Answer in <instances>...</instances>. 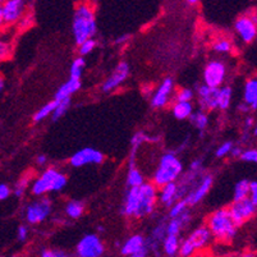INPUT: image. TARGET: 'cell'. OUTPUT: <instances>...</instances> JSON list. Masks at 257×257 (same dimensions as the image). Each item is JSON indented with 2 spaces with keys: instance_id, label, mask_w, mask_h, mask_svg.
I'll use <instances>...</instances> for the list:
<instances>
[{
  "instance_id": "1",
  "label": "cell",
  "mask_w": 257,
  "mask_h": 257,
  "mask_svg": "<svg viewBox=\"0 0 257 257\" xmlns=\"http://www.w3.org/2000/svg\"><path fill=\"white\" fill-rule=\"evenodd\" d=\"M158 205V187L154 183H144L130 187L125 195L121 214L127 218L144 219L150 216Z\"/></svg>"
},
{
  "instance_id": "2",
  "label": "cell",
  "mask_w": 257,
  "mask_h": 257,
  "mask_svg": "<svg viewBox=\"0 0 257 257\" xmlns=\"http://www.w3.org/2000/svg\"><path fill=\"white\" fill-rule=\"evenodd\" d=\"M206 226L211 232L212 238L220 243H230L238 232V226L229 214L228 207H223L210 214Z\"/></svg>"
},
{
  "instance_id": "3",
  "label": "cell",
  "mask_w": 257,
  "mask_h": 257,
  "mask_svg": "<svg viewBox=\"0 0 257 257\" xmlns=\"http://www.w3.org/2000/svg\"><path fill=\"white\" fill-rule=\"evenodd\" d=\"M72 30H73L74 43L76 45L81 44L85 40L93 37L97 32V23L95 12L88 4H79L74 11L73 23H72Z\"/></svg>"
},
{
  "instance_id": "4",
  "label": "cell",
  "mask_w": 257,
  "mask_h": 257,
  "mask_svg": "<svg viewBox=\"0 0 257 257\" xmlns=\"http://www.w3.org/2000/svg\"><path fill=\"white\" fill-rule=\"evenodd\" d=\"M183 173V164L179 158L173 153H167L160 158L159 165L153 177V183L161 187L170 182H177Z\"/></svg>"
},
{
  "instance_id": "5",
  "label": "cell",
  "mask_w": 257,
  "mask_h": 257,
  "mask_svg": "<svg viewBox=\"0 0 257 257\" xmlns=\"http://www.w3.org/2000/svg\"><path fill=\"white\" fill-rule=\"evenodd\" d=\"M67 183V175L54 168H49L32 182L31 191L35 196L41 197L50 192H60Z\"/></svg>"
},
{
  "instance_id": "6",
  "label": "cell",
  "mask_w": 257,
  "mask_h": 257,
  "mask_svg": "<svg viewBox=\"0 0 257 257\" xmlns=\"http://www.w3.org/2000/svg\"><path fill=\"white\" fill-rule=\"evenodd\" d=\"M212 239H214V238H212L211 232H210L209 228H207L206 225L198 226V228H196L183 242H181L178 254L182 257L193 256L196 252L207 248Z\"/></svg>"
},
{
  "instance_id": "7",
  "label": "cell",
  "mask_w": 257,
  "mask_h": 257,
  "mask_svg": "<svg viewBox=\"0 0 257 257\" xmlns=\"http://www.w3.org/2000/svg\"><path fill=\"white\" fill-rule=\"evenodd\" d=\"M228 210L234 224L239 228L248 223L251 219H253V216L256 215L257 204H254L249 197H246L242 200L233 201V204L228 207Z\"/></svg>"
},
{
  "instance_id": "8",
  "label": "cell",
  "mask_w": 257,
  "mask_h": 257,
  "mask_svg": "<svg viewBox=\"0 0 257 257\" xmlns=\"http://www.w3.org/2000/svg\"><path fill=\"white\" fill-rule=\"evenodd\" d=\"M51 212V201L49 198L43 197L39 200L34 201L29 206L26 207L25 218L26 221L31 225H36V224L43 223L49 218V215Z\"/></svg>"
},
{
  "instance_id": "9",
  "label": "cell",
  "mask_w": 257,
  "mask_h": 257,
  "mask_svg": "<svg viewBox=\"0 0 257 257\" xmlns=\"http://www.w3.org/2000/svg\"><path fill=\"white\" fill-rule=\"evenodd\" d=\"M104 252V243L96 234H86L76 246V254L78 257H100Z\"/></svg>"
},
{
  "instance_id": "10",
  "label": "cell",
  "mask_w": 257,
  "mask_h": 257,
  "mask_svg": "<svg viewBox=\"0 0 257 257\" xmlns=\"http://www.w3.org/2000/svg\"><path fill=\"white\" fill-rule=\"evenodd\" d=\"M27 13V0H6L2 4L4 27L15 26Z\"/></svg>"
},
{
  "instance_id": "11",
  "label": "cell",
  "mask_w": 257,
  "mask_h": 257,
  "mask_svg": "<svg viewBox=\"0 0 257 257\" xmlns=\"http://www.w3.org/2000/svg\"><path fill=\"white\" fill-rule=\"evenodd\" d=\"M226 78V65L221 60H210L204 69V83L219 88Z\"/></svg>"
},
{
  "instance_id": "12",
  "label": "cell",
  "mask_w": 257,
  "mask_h": 257,
  "mask_svg": "<svg viewBox=\"0 0 257 257\" xmlns=\"http://www.w3.org/2000/svg\"><path fill=\"white\" fill-rule=\"evenodd\" d=\"M105 156L101 151L93 147H85L77 151L69 159V164L73 168H82L85 165H99L104 161Z\"/></svg>"
},
{
  "instance_id": "13",
  "label": "cell",
  "mask_w": 257,
  "mask_h": 257,
  "mask_svg": "<svg viewBox=\"0 0 257 257\" xmlns=\"http://www.w3.org/2000/svg\"><path fill=\"white\" fill-rule=\"evenodd\" d=\"M234 29L243 43H253L257 36V22L254 15H243L235 21Z\"/></svg>"
},
{
  "instance_id": "14",
  "label": "cell",
  "mask_w": 257,
  "mask_h": 257,
  "mask_svg": "<svg viewBox=\"0 0 257 257\" xmlns=\"http://www.w3.org/2000/svg\"><path fill=\"white\" fill-rule=\"evenodd\" d=\"M212 182H214V178H212L211 174L201 175L200 182L196 183L195 187L183 197L187 201L188 206H195L206 197V195L210 192V189L212 187Z\"/></svg>"
},
{
  "instance_id": "15",
  "label": "cell",
  "mask_w": 257,
  "mask_h": 257,
  "mask_svg": "<svg viewBox=\"0 0 257 257\" xmlns=\"http://www.w3.org/2000/svg\"><path fill=\"white\" fill-rule=\"evenodd\" d=\"M130 72H131V68L128 63L125 62L119 63V64L115 67V69L113 71V73L107 77V78L105 79V82L102 83L101 86L102 92L110 93L113 92V91H115L116 88H118L119 86H120L121 83L124 82L125 79L128 78Z\"/></svg>"
},
{
  "instance_id": "16",
  "label": "cell",
  "mask_w": 257,
  "mask_h": 257,
  "mask_svg": "<svg viewBox=\"0 0 257 257\" xmlns=\"http://www.w3.org/2000/svg\"><path fill=\"white\" fill-rule=\"evenodd\" d=\"M120 253L123 256L131 257H146L150 253L147 248L146 239L141 234H135L128 238L120 247Z\"/></svg>"
},
{
  "instance_id": "17",
  "label": "cell",
  "mask_w": 257,
  "mask_h": 257,
  "mask_svg": "<svg viewBox=\"0 0 257 257\" xmlns=\"http://www.w3.org/2000/svg\"><path fill=\"white\" fill-rule=\"evenodd\" d=\"M218 91L219 88L210 87L205 83L196 88L197 102L202 110L211 111L218 109Z\"/></svg>"
},
{
  "instance_id": "18",
  "label": "cell",
  "mask_w": 257,
  "mask_h": 257,
  "mask_svg": "<svg viewBox=\"0 0 257 257\" xmlns=\"http://www.w3.org/2000/svg\"><path fill=\"white\" fill-rule=\"evenodd\" d=\"M173 91H174V82L170 77H167L159 85V87L154 91L153 96H151V106L155 107V109H161V107L167 106L172 100Z\"/></svg>"
},
{
  "instance_id": "19",
  "label": "cell",
  "mask_w": 257,
  "mask_h": 257,
  "mask_svg": "<svg viewBox=\"0 0 257 257\" xmlns=\"http://www.w3.org/2000/svg\"><path fill=\"white\" fill-rule=\"evenodd\" d=\"M159 137H153L150 135H147L145 132H136L133 135L132 140H131V153H130V159H128V165H137V153H139V149L144 144L147 142H158Z\"/></svg>"
},
{
  "instance_id": "20",
  "label": "cell",
  "mask_w": 257,
  "mask_h": 257,
  "mask_svg": "<svg viewBox=\"0 0 257 257\" xmlns=\"http://www.w3.org/2000/svg\"><path fill=\"white\" fill-rule=\"evenodd\" d=\"M159 188H160V191L158 189V202H160L163 206L170 207L175 201L179 200L177 182H170V183L164 184Z\"/></svg>"
},
{
  "instance_id": "21",
  "label": "cell",
  "mask_w": 257,
  "mask_h": 257,
  "mask_svg": "<svg viewBox=\"0 0 257 257\" xmlns=\"http://www.w3.org/2000/svg\"><path fill=\"white\" fill-rule=\"evenodd\" d=\"M79 88H81V79L69 77L68 81H65V82L58 88V91L55 92V95H54V100L60 101V100L71 99L72 95H74Z\"/></svg>"
},
{
  "instance_id": "22",
  "label": "cell",
  "mask_w": 257,
  "mask_h": 257,
  "mask_svg": "<svg viewBox=\"0 0 257 257\" xmlns=\"http://www.w3.org/2000/svg\"><path fill=\"white\" fill-rule=\"evenodd\" d=\"M167 235V230H165V223H160L155 226L151 235L149 237V239L146 240L147 248L149 251H158L159 247L161 246V242Z\"/></svg>"
},
{
  "instance_id": "23",
  "label": "cell",
  "mask_w": 257,
  "mask_h": 257,
  "mask_svg": "<svg viewBox=\"0 0 257 257\" xmlns=\"http://www.w3.org/2000/svg\"><path fill=\"white\" fill-rule=\"evenodd\" d=\"M243 100L251 107V110L257 109V79H248L244 85V91H243Z\"/></svg>"
},
{
  "instance_id": "24",
  "label": "cell",
  "mask_w": 257,
  "mask_h": 257,
  "mask_svg": "<svg viewBox=\"0 0 257 257\" xmlns=\"http://www.w3.org/2000/svg\"><path fill=\"white\" fill-rule=\"evenodd\" d=\"M172 110L173 115L178 120H184V119H188V116L192 114L193 104L192 101H175Z\"/></svg>"
},
{
  "instance_id": "25",
  "label": "cell",
  "mask_w": 257,
  "mask_h": 257,
  "mask_svg": "<svg viewBox=\"0 0 257 257\" xmlns=\"http://www.w3.org/2000/svg\"><path fill=\"white\" fill-rule=\"evenodd\" d=\"M179 238L178 235L174 234H167L165 238L161 242V247H163V252L167 256H177L178 254V249H179Z\"/></svg>"
},
{
  "instance_id": "26",
  "label": "cell",
  "mask_w": 257,
  "mask_h": 257,
  "mask_svg": "<svg viewBox=\"0 0 257 257\" xmlns=\"http://www.w3.org/2000/svg\"><path fill=\"white\" fill-rule=\"evenodd\" d=\"M188 119L200 132H204L207 128V125H209V115H207L206 111L202 110V109H200V110L197 111L193 110L192 114L188 116Z\"/></svg>"
},
{
  "instance_id": "27",
  "label": "cell",
  "mask_w": 257,
  "mask_h": 257,
  "mask_svg": "<svg viewBox=\"0 0 257 257\" xmlns=\"http://www.w3.org/2000/svg\"><path fill=\"white\" fill-rule=\"evenodd\" d=\"M233 97V90L230 86H220L218 91V109L226 110L230 106Z\"/></svg>"
},
{
  "instance_id": "28",
  "label": "cell",
  "mask_w": 257,
  "mask_h": 257,
  "mask_svg": "<svg viewBox=\"0 0 257 257\" xmlns=\"http://www.w3.org/2000/svg\"><path fill=\"white\" fill-rule=\"evenodd\" d=\"M144 182H145L144 175H142L141 170L137 168V165H128L127 186L128 187H137V186H141Z\"/></svg>"
},
{
  "instance_id": "29",
  "label": "cell",
  "mask_w": 257,
  "mask_h": 257,
  "mask_svg": "<svg viewBox=\"0 0 257 257\" xmlns=\"http://www.w3.org/2000/svg\"><path fill=\"white\" fill-rule=\"evenodd\" d=\"M85 212V205L78 200L69 201L68 204L65 205V214L68 215L71 219H79Z\"/></svg>"
},
{
  "instance_id": "30",
  "label": "cell",
  "mask_w": 257,
  "mask_h": 257,
  "mask_svg": "<svg viewBox=\"0 0 257 257\" xmlns=\"http://www.w3.org/2000/svg\"><path fill=\"white\" fill-rule=\"evenodd\" d=\"M57 100H51V101L46 102L45 105H43V106L40 107L39 110L34 114L35 123H40V121L45 120L46 118L51 116V113H53V110L55 109V106H57Z\"/></svg>"
},
{
  "instance_id": "31",
  "label": "cell",
  "mask_w": 257,
  "mask_h": 257,
  "mask_svg": "<svg viewBox=\"0 0 257 257\" xmlns=\"http://www.w3.org/2000/svg\"><path fill=\"white\" fill-rule=\"evenodd\" d=\"M12 54H13V44H12V41L7 37L0 36V63L11 59Z\"/></svg>"
},
{
  "instance_id": "32",
  "label": "cell",
  "mask_w": 257,
  "mask_h": 257,
  "mask_svg": "<svg viewBox=\"0 0 257 257\" xmlns=\"http://www.w3.org/2000/svg\"><path fill=\"white\" fill-rule=\"evenodd\" d=\"M249 195V181L248 179H240L234 187V195H233V201L242 200V198L248 197Z\"/></svg>"
},
{
  "instance_id": "33",
  "label": "cell",
  "mask_w": 257,
  "mask_h": 257,
  "mask_svg": "<svg viewBox=\"0 0 257 257\" xmlns=\"http://www.w3.org/2000/svg\"><path fill=\"white\" fill-rule=\"evenodd\" d=\"M86 68V60L83 57H78L72 62L71 64V68H69V76L72 78H78L81 79L82 77L83 71Z\"/></svg>"
},
{
  "instance_id": "34",
  "label": "cell",
  "mask_w": 257,
  "mask_h": 257,
  "mask_svg": "<svg viewBox=\"0 0 257 257\" xmlns=\"http://www.w3.org/2000/svg\"><path fill=\"white\" fill-rule=\"evenodd\" d=\"M69 107H71V99H65V100H60V101L57 102V106L51 113V119L54 121L59 120L60 118L64 116V114L69 110Z\"/></svg>"
},
{
  "instance_id": "35",
  "label": "cell",
  "mask_w": 257,
  "mask_h": 257,
  "mask_svg": "<svg viewBox=\"0 0 257 257\" xmlns=\"http://www.w3.org/2000/svg\"><path fill=\"white\" fill-rule=\"evenodd\" d=\"M188 207H189L188 204H187V201L184 200V198H179V200H177L172 206L168 207V209H169V219L179 216V215H181L183 211H186Z\"/></svg>"
},
{
  "instance_id": "36",
  "label": "cell",
  "mask_w": 257,
  "mask_h": 257,
  "mask_svg": "<svg viewBox=\"0 0 257 257\" xmlns=\"http://www.w3.org/2000/svg\"><path fill=\"white\" fill-rule=\"evenodd\" d=\"M77 46H78L79 55H81V57H85V55H88V54H91L95 49H96L97 43L93 37H90V39L85 40V41H82V43L78 44Z\"/></svg>"
},
{
  "instance_id": "37",
  "label": "cell",
  "mask_w": 257,
  "mask_h": 257,
  "mask_svg": "<svg viewBox=\"0 0 257 257\" xmlns=\"http://www.w3.org/2000/svg\"><path fill=\"white\" fill-rule=\"evenodd\" d=\"M29 184H30V175H29V174H27V175H23L22 178H21L20 181H18L17 183H16L15 188L12 189V192L15 193L16 197L22 198L23 196H25L26 189H27V187H29Z\"/></svg>"
},
{
  "instance_id": "38",
  "label": "cell",
  "mask_w": 257,
  "mask_h": 257,
  "mask_svg": "<svg viewBox=\"0 0 257 257\" xmlns=\"http://www.w3.org/2000/svg\"><path fill=\"white\" fill-rule=\"evenodd\" d=\"M212 48H214V50L219 54H228L232 51L233 46H232V43H230L229 40L223 39V37H221V39H218L216 41H215Z\"/></svg>"
},
{
  "instance_id": "39",
  "label": "cell",
  "mask_w": 257,
  "mask_h": 257,
  "mask_svg": "<svg viewBox=\"0 0 257 257\" xmlns=\"http://www.w3.org/2000/svg\"><path fill=\"white\" fill-rule=\"evenodd\" d=\"M195 97V91L191 88H181L175 93V101H192Z\"/></svg>"
},
{
  "instance_id": "40",
  "label": "cell",
  "mask_w": 257,
  "mask_h": 257,
  "mask_svg": "<svg viewBox=\"0 0 257 257\" xmlns=\"http://www.w3.org/2000/svg\"><path fill=\"white\" fill-rule=\"evenodd\" d=\"M233 145L234 144H233L232 141H225L224 144H221L220 146L216 149V153H215L216 158L223 159V158H225V156H228L229 153H230V150H232Z\"/></svg>"
},
{
  "instance_id": "41",
  "label": "cell",
  "mask_w": 257,
  "mask_h": 257,
  "mask_svg": "<svg viewBox=\"0 0 257 257\" xmlns=\"http://www.w3.org/2000/svg\"><path fill=\"white\" fill-rule=\"evenodd\" d=\"M239 159L246 163H256L257 161V150L256 149H248V150H243L239 155Z\"/></svg>"
},
{
  "instance_id": "42",
  "label": "cell",
  "mask_w": 257,
  "mask_h": 257,
  "mask_svg": "<svg viewBox=\"0 0 257 257\" xmlns=\"http://www.w3.org/2000/svg\"><path fill=\"white\" fill-rule=\"evenodd\" d=\"M41 256L43 257H65L68 256V253H65L62 249H51V248H45L41 252Z\"/></svg>"
},
{
  "instance_id": "43",
  "label": "cell",
  "mask_w": 257,
  "mask_h": 257,
  "mask_svg": "<svg viewBox=\"0 0 257 257\" xmlns=\"http://www.w3.org/2000/svg\"><path fill=\"white\" fill-rule=\"evenodd\" d=\"M12 195V189L8 184L2 183L0 184V201H4Z\"/></svg>"
},
{
  "instance_id": "44",
  "label": "cell",
  "mask_w": 257,
  "mask_h": 257,
  "mask_svg": "<svg viewBox=\"0 0 257 257\" xmlns=\"http://www.w3.org/2000/svg\"><path fill=\"white\" fill-rule=\"evenodd\" d=\"M17 238L20 242H25V240H27V238H29V228H27L26 225H21L20 228H18Z\"/></svg>"
},
{
  "instance_id": "45",
  "label": "cell",
  "mask_w": 257,
  "mask_h": 257,
  "mask_svg": "<svg viewBox=\"0 0 257 257\" xmlns=\"http://www.w3.org/2000/svg\"><path fill=\"white\" fill-rule=\"evenodd\" d=\"M248 197L253 201L254 204H257V182L251 181L249 182V195Z\"/></svg>"
},
{
  "instance_id": "46",
  "label": "cell",
  "mask_w": 257,
  "mask_h": 257,
  "mask_svg": "<svg viewBox=\"0 0 257 257\" xmlns=\"http://www.w3.org/2000/svg\"><path fill=\"white\" fill-rule=\"evenodd\" d=\"M253 125H254V118L253 116H247L246 119H244V121H243V128H244V131H251L253 130Z\"/></svg>"
},
{
  "instance_id": "47",
  "label": "cell",
  "mask_w": 257,
  "mask_h": 257,
  "mask_svg": "<svg viewBox=\"0 0 257 257\" xmlns=\"http://www.w3.org/2000/svg\"><path fill=\"white\" fill-rule=\"evenodd\" d=\"M189 170H193V172H201L202 170V161L201 160H193L189 165Z\"/></svg>"
},
{
  "instance_id": "48",
  "label": "cell",
  "mask_w": 257,
  "mask_h": 257,
  "mask_svg": "<svg viewBox=\"0 0 257 257\" xmlns=\"http://www.w3.org/2000/svg\"><path fill=\"white\" fill-rule=\"evenodd\" d=\"M131 39V35H121V36H119L118 39L115 40V44L116 45H125V44L130 41Z\"/></svg>"
},
{
  "instance_id": "49",
  "label": "cell",
  "mask_w": 257,
  "mask_h": 257,
  "mask_svg": "<svg viewBox=\"0 0 257 257\" xmlns=\"http://www.w3.org/2000/svg\"><path fill=\"white\" fill-rule=\"evenodd\" d=\"M242 151H243V149L240 146H234V145H233V147H232V150H230V155L233 156V158H239V155L240 154H242Z\"/></svg>"
},
{
  "instance_id": "50",
  "label": "cell",
  "mask_w": 257,
  "mask_h": 257,
  "mask_svg": "<svg viewBox=\"0 0 257 257\" xmlns=\"http://www.w3.org/2000/svg\"><path fill=\"white\" fill-rule=\"evenodd\" d=\"M46 163H48V158H46V155L36 156V164L39 165V167H44V165H46Z\"/></svg>"
},
{
  "instance_id": "51",
  "label": "cell",
  "mask_w": 257,
  "mask_h": 257,
  "mask_svg": "<svg viewBox=\"0 0 257 257\" xmlns=\"http://www.w3.org/2000/svg\"><path fill=\"white\" fill-rule=\"evenodd\" d=\"M238 109H239V111H242V113H248V111H251V107H249L244 101H243V104L238 105Z\"/></svg>"
},
{
  "instance_id": "52",
  "label": "cell",
  "mask_w": 257,
  "mask_h": 257,
  "mask_svg": "<svg viewBox=\"0 0 257 257\" xmlns=\"http://www.w3.org/2000/svg\"><path fill=\"white\" fill-rule=\"evenodd\" d=\"M4 86H6V81H4V77L0 74V93L3 92Z\"/></svg>"
},
{
  "instance_id": "53",
  "label": "cell",
  "mask_w": 257,
  "mask_h": 257,
  "mask_svg": "<svg viewBox=\"0 0 257 257\" xmlns=\"http://www.w3.org/2000/svg\"><path fill=\"white\" fill-rule=\"evenodd\" d=\"M4 29V21H3V15H2V6H0V31Z\"/></svg>"
},
{
  "instance_id": "54",
  "label": "cell",
  "mask_w": 257,
  "mask_h": 257,
  "mask_svg": "<svg viewBox=\"0 0 257 257\" xmlns=\"http://www.w3.org/2000/svg\"><path fill=\"white\" fill-rule=\"evenodd\" d=\"M187 3L191 4V6H196V4L200 3V0H186Z\"/></svg>"
},
{
  "instance_id": "55",
  "label": "cell",
  "mask_w": 257,
  "mask_h": 257,
  "mask_svg": "<svg viewBox=\"0 0 257 257\" xmlns=\"http://www.w3.org/2000/svg\"><path fill=\"white\" fill-rule=\"evenodd\" d=\"M4 2H6V0H0V6H2V4H3Z\"/></svg>"
}]
</instances>
